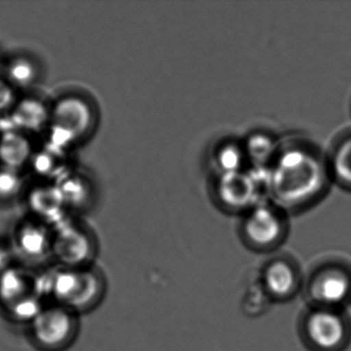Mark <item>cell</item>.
Masks as SVG:
<instances>
[{"instance_id": "obj_1", "label": "cell", "mask_w": 351, "mask_h": 351, "mask_svg": "<svg viewBox=\"0 0 351 351\" xmlns=\"http://www.w3.org/2000/svg\"><path fill=\"white\" fill-rule=\"evenodd\" d=\"M330 178L328 162L317 149L305 143H289L280 147L273 160L267 189L280 206H302L319 198Z\"/></svg>"}, {"instance_id": "obj_2", "label": "cell", "mask_w": 351, "mask_h": 351, "mask_svg": "<svg viewBox=\"0 0 351 351\" xmlns=\"http://www.w3.org/2000/svg\"><path fill=\"white\" fill-rule=\"evenodd\" d=\"M75 316L67 307L43 309L32 322V332L36 342L47 349L64 348L75 332Z\"/></svg>"}, {"instance_id": "obj_3", "label": "cell", "mask_w": 351, "mask_h": 351, "mask_svg": "<svg viewBox=\"0 0 351 351\" xmlns=\"http://www.w3.org/2000/svg\"><path fill=\"white\" fill-rule=\"evenodd\" d=\"M262 184L250 170L236 173L217 174L215 197L223 206L233 210H250L260 202Z\"/></svg>"}, {"instance_id": "obj_4", "label": "cell", "mask_w": 351, "mask_h": 351, "mask_svg": "<svg viewBox=\"0 0 351 351\" xmlns=\"http://www.w3.org/2000/svg\"><path fill=\"white\" fill-rule=\"evenodd\" d=\"M246 235L258 245H268L280 237L283 223L278 207L258 202L248 210L244 223Z\"/></svg>"}, {"instance_id": "obj_5", "label": "cell", "mask_w": 351, "mask_h": 351, "mask_svg": "<svg viewBox=\"0 0 351 351\" xmlns=\"http://www.w3.org/2000/svg\"><path fill=\"white\" fill-rule=\"evenodd\" d=\"M308 332L312 341L322 348L338 346L345 337L342 318L332 312H317L308 322Z\"/></svg>"}, {"instance_id": "obj_6", "label": "cell", "mask_w": 351, "mask_h": 351, "mask_svg": "<svg viewBox=\"0 0 351 351\" xmlns=\"http://www.w3.org/2000/svg\"><path fill=\"white\" fill-rule=\"evenodd\" d=\"M248 163L256 169H269L280 147L270 135L256 132L243 143Z\"/></svg>"}, {"instance_id": "obj_7", "label": "cell", "mask_w": 351, "mask_h": 351, "mask_svg": "<svg viewBox=\"0 0 351 351\" xmlns=\"http://www.w3.org/2000/svg\"><path fill=\"white\" fill-rule=\"evenodd\" d=\"M351 291V281L346 274L338 271L326 273L316 283L315 293L324 303L338 305L343 303Z\"/></svg>"}, {"instance_id": "obj_8", "label": "cell", "mask_w": 351, "mask_h": 351, "mask_svg": "<svg viewBox=\"0 0 351 351\" xmlns=\"http://www.w3.org/2000/svg\"><path fill=\"white\" fill-rule=\"evenodd\" d=\"M213 162L217 167V174L236 173L244 171V165L247 162L245 149L243 145L228 141L221 143L213 155Z\"/></svg>"}, {"instance_id": "obj_9", "label": "cell", "mask_w": 351, "mask_h": 351, "mask_svg": "<svg viewBox=\"0 0 351 351\" xmlns=\"http://www.w3.org/2000/svg\"><path fill=\"white\" fill-rule=\"evenodd\" d=\"M330 176L351 190V136L343 139L332 151L328 161Z\"/></svg>"}, {"instance_id": "obj_10", "label": "cell", "mask_w": 351, "mask_h": 351, "mask_svg": "<svg viewBox=\"0 0 351 351\" xmlns=\"http://www.w3.org/2000/svg\"><path fill=\"white\" fill-rule=\"evenodd\" d=\"M266 283L274 295H285L293 289L295 277L289 267L283 263H277L269 268L266 274Z\"/></svg>"}, {"instance_id": "obj_11", "label": "cell", "mask_w": 351, "mask_h": 351, "mask_svg": "<svg viewBox=\"0 0 351 351\" xmlns=\"http://www.w3.org/2000/svg\"><path fill=\"white\" fill-rule=\"evenodd\" d=\"M21 252L28 258H40L49 248V241L43 232L38 229H27L19 239Z\"/></svg>"}, {"instance_id": "obj_12", "label": "cell", "mask_w": 351, "mask_h": 351, "mask_svg": "<svg viewBox=\"0 0 351 351\" xmlns=\"http://www.w3.org/2000/svg\"><path fill=\"white\" fill-rule=\"evenodd\" d=\"M26 287L25 280L17 271L8 270L0 275V297L16 302Z\"/></svg>"}, {"instance_id": "obj_13", "label": "cell", "mask_w": 351, "mask_h": 351, "mask_svg": "<svg viewBox=\"0 0 351 351\" xmlns=\"http://www.w3.org/2000/svg\"><path fill=\"white\" fill-rule=\"evenodd\" d=\"M32 69L29 65L26 63H18L14 66L12 71V75L14 79L20 83H26L32 79Z\"/></svg>"}, {"instance_id": "obj_14", "label": "cell", "mask_w": 351, "mask_h": 351, "mask_svg": "<svg viewBox=\"0 0 351 351\" xmlns=\"http://www.w3.org/2000/svg\"><path fill=\"white\" fill-rule=\"evenodd\" d=\"M17 186V178L13 174L8 172L0 173V192L11 193Z\"/></svg>"}, {"instance_id": "obj_15", "label": "cell", "mask_w": 351, "mask_h": 351, "mask_svg": "<svg viewBox=\"0 0 351 351\" xmlns=\"http://www.w3.org/2000/svg\"><path fill=\"white\" fill-rule=\"evenodd\" d=\"M11 262V256L3 246H0V275L9 270V264Z\"/></svg>"}]
</instances>
